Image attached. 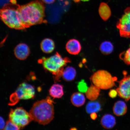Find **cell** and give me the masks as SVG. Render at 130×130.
<instances>
[{
  "instance_id": "obj_1",
  "label": "cell",
  "mask_w": 130,
  "mask_h": 130,
  "mask_svg": "<svg viewBox=\"0 0 130 130\" xmlns=\"http://www.w3.org/2000/svg\"><path fill=\"white\" fill-rule=\"evenodd\" d=\"M19 9L26 28L44 22L45 7L40 0L19 5Z\"/></svg>"
},
{
  "instance_id": "obj_2",
  "label": "cell",
  "mask_w": 130,
  "mask_h": 130,
  "mask_svg": "<svg viewBox=\"0 0 130 130\" xmlns=\"http://www.w3.org/2000/svg\"><path fill=\"white\" fill-rule=\"evenodd\" d=\"M29 113L32 120L41 124H47L54 118L53 101L49 97L34 104Z\"/></svg>"
},
{
  "instance_id": "obj_3",
  "label": "cell",
  "mask_w": 130,
  "mask_h": 130,
  "mask_svg": "<svg viewBox=\"0 0 130 130\" xmlns=\"http://www.w3.org/2000/svg\"><path fill=\"white\" fill-rule=\"evenodd\" d=\"M19 6L13 3L5 5L1 10V19L10 28L23 30L26 28L19 12Z\"/></svg>"
},
{
  "instance_id": "obj_4",
  "label": "cell",
  "mask_w": 130,
  "mask_h": 130,
  "mask_svg": "<svg viewBox=\"0 0 130 130\" xmlns=\"http://www.w3.org/2000/svg\"><path fill=\"white\" fill-rule=\"evenodd\" d=\"M70 62L69 58H63L58 53L49 57H43L39 60L45 70L55 75L56 81L59 80L65 66Z\"/></svg>"
},
{
  "instance_id": "obj_5",
  "label": "cell",
  "mask_w": 130,
  "mask_h": 130,
  "mask_svg": "<svg viewBox=\"0 0 130 130\" xmlns=\"http://www.w3.org/2000/svg\"><path fill=\"white\" fill-rule=\"evenodd\" d=\"M93 85L100 89L107 90L115 86L116 77H113L108 71L100 70L96 71L90 78Z\"/></svg>"
},
{
  "instance_id": "obj_6",
  "label": "cell",
  "mask_w": 130,
  "mask_h": 130,
  "mask_svg": "<svg viewBox=\"0 0 130 130\" xmlns=\"http://www.w3.org/2000/svg\"><path fill=\"white\" fill-rule=\"evenodd\" d=\"M35 94V87L25 82L19 85L15 92L10 98V105H14L20 100H28L34 98Z\"/></svg>"
},
{
  "instance_id": "obj_7",
  "label": "cell",
  "mask_w": 130,
  "mask_h": 130,
  "mask_svg": "<svg viewBox=\"0 0 130 130\" xmlns=\"http://www.w3.org/2000/svg\"><path fill=\"white\" fill-rule=\"evenodd\" d=\"M9 119L20 129L25 127L33 120L30 113L22 107L11 109L9 114Z\"/></svg>"
},
{
  "instance_id": "obj_8",
  "label": "cell",
  "mask_w": 130,
  "mask_h": 130,
  "mask_svg": "<svg viewBox=\"0 0 130 130\" xmlns=\"http://www.w3.org/2000/svg\"><path fill=\"white\" fill-rule=\"evenodd\" d=\"M116 26L121 37L130 38V7L125 10L124 14L119 20Z\"/></svg>"
},
{
  "instance_id": "obj_9",
  "label": "cell",
  "mask_w": 130,
  "mask_h": 130,
  "mask_svg": "<svg viewBox=\"0 0 130 130\" xmlns=\"http://www.w3.org/2000/svg\"><path fill=\"white\" fill-rule=\"evenodd\" d=\"M124 77L119 82V86L116 89L118 95L126 101L130 100V75L123 73Z\"/></svg>"
},
{
  "instance_id": "obj_10",
  "label": "cell",
  "mask_w": 130,
  "mask_h": 130,
  "mask_svg": "<svg viewBox=\"0 0 130 130\" xmlns=\"http://www.w3.org/2000/svg\"><path fill=\"white\" fill-rule=\"evenodd\" d=\"M30 50L28 46L25 44H19L15 47L14 54L16 57L20 60L26 58L30 54Z\"/></svg>"
},
{
  "instance_id": "obj_11",
  "label": "cell",
  "mask_w": 130,
  "mask_h": 130,
  "mask_svg": "<svg viewBox=\"0 0 130 130\" xmlns=\"http://www.w3.org/2000/svg\"><path fill=\"white\" fill-rule=\"evenodd\" d=\"M66 48L68 52L70 54L77 55L80 52L81 46L78 40L75 39H72L67 43Z\"/></svg>"
},
{
  "instance_id": "obj_12",
  "label": "cell",
  "mask_w": 130,
  "mask_h": 130,
  "mask_svg": "<svg viewBox=\"0 0 130 130\" xmlns=\"http://www.w3.org/2000/svg\"><path fill=\"white\" fill-rule=\"evenodd\" d=\"M100 123L102 127L105 129H109L114 127L116 125V120L113 115L106 114L102 117Z\"/></svg>"
},
{
  "instance_id": "obj_13",
  "label": "cell",
  "mask_w": 130,
  "mask_h": 130,
  "mask_svg": "<svg viewBox=\"0 0 130 130\" xmlns=\"http://www.w3.org/2000/svg\"><path fill=\"white\" fill-rule=\"evenodd\" d=\"M127 107L125 102L122 100H119L114 104L113 107V112L117 116L125 115L127 112Z\"/></svg>"
},
{
  "instance_id": "obj_14",
  "label": "cell",
  "mask_w": 130,
  "mask_h": 130,
  "mask_svg": "<svg viewBox=\"0 0 130 130\" xmlns=\"http://www.w3.org/2000/svg\"><path fill=\"white\" fill-rule=\"evenodd\" d=\"M49 93L54 99L61 98L64 95L63 86L58 84H53L49 90Z\"/></svg>"
},
{
  "instance_id": "obj_15",
  "label": "cell",
  "mask_w": 130,
  "mask_h": 130,
  "mask_svg": "<svg viewBox=\"0 0 130 130\" xmlns=\"http://www.w3.org/2000/svg\"><path fill=\"white\" fill-rule=\"evenodd\" d=\"M71 101L72 104L77 107L82 106L85 103V95L80 92H75L73 93L71 97Z\"/></svg>"
},
{
  "instance_id": "obj_16",
  "label": "cell",
  "mask_w": 130,
  "mask_h": 130,
  "mask_svg": "<svg viewBox=\"0 0 130 130\" xmlns=\"http://www.w3.org/2000/svg\"><path fill=\"white\" fill-rule=\"evenodd\" d=\"M100 89L92 84L85 92L86 97L92 101L96 100L100 95Z\"/></svg>"
},
{
  "instance_id": "obj_17",
  "label": "cell",
  "mask_w": 130,
  "mask_h": 130,
  "mask_svg": "<svg viewBox=\"0 0 130 130\" xmlns=\"http://www.w3.org/2000/svg\"><path fill=\"white\" fill-rule=\"evenodd\" d=\"M99 12L100 17L105 21L108 20L111 15V11L109 6L104 3H102L100 5Z\"/></svg>"
},
{
  "instance_id": "obj_18",
  "label": "cell",
  "mask_w": 130,
  "mask_h": 130,
  "mask_svg": "<svg viewBox=\"0 0 130 130\" xmlns=\"http://www.w3.org/2000/svg\"><path fill=\"white\" fill-rule=\"evenodd\" d=\"M76 74L77 72L74 68L68 66L64 69L62 76L64 80L70 82L75 78Z\"/></svg>"
},
{
  "instance_id": "obj_19",
  "label": "cell",
  "mask_w": 130,
  "mask_h": 130,
  "mask_svg": "<svg viewBox=\"0 0 130 130\" xmlns=\"http://www.w3.org/2000/svg\"><path fill=\"white\" fill-rule=\"evenodd\" d=\"M41 48L43 52L50 53L54 50L55 45L53 41L49 38L45 39L41 43Z\"/></svg>"
},
{
  "instance_id": "obj_20",
  "label": "cell",
  "mask_w": 130,
  "mask_h": 130,
  "mask_svg": "<svg viewBox=\"0 0 130 130\" xmlns=\"http://www.w3.org/2000/svg\"><path fill=\"white\" fill-rule=\"evenodd\" d=\"M101 105L98 101H92L87 103L86 107V111L88 114L97 113L101 110Z\"/></svg>"
},
{
  "instance_id": "obj_21",
  "label": "cell",
  "mask_w": 130,
  "mask_h": 130,
  "mask_svg": "<svg viewBox=\"0 0 130 130\" xmlns=\"http://www.w3.org/2000/svg\"><path fill=\"white\" fill-rule=\"evenodd\" d=\"M114 47L112 44L109 41H104L101 44L100 50L103 54L108 55L112 52Z\"/></svg>"
},
{
  "instance_id": "obj_22",
  "label": "cell",
  "mask_w": 130,
  "mask_h": 130,
  "mask_svg": "<svg viewBox=\"0 0 130 130\" xmlns=\"http://www.w3.org/2000/svg\"><path fill=\"white\" fill-rule=\"evenodd\" d=\"M120 58L125 64L130 65V45L127 50L120 54Z\"/></svg>"
},
{
  "instance_id": "obj_23",
  "label": "cell",
  "mask_w": 130,
  "mask_h": 130,
  "mask_svg": "<svg viewBox=\"0 0 130 130\" xmlns=\"http://www.w3.org/2000/svg\"><path fill=\"white\" fill-rule=\"evenodd\" d=\"M77 87L78 90L81 93H85L89 88L87 84L84 80H82L79 82Z\"/></svg>"
},
{
  "instance_id": "obj_24",
  "label": "cell",
  "mask_w": 130,
  "mask_h": 130,
  "mask_svg": "<svg viewBox=\"0 0 130 130\" xmlns=\"http://www.w3.org/2000/svg\"><path fill=\"white\" fill-rule=\"evenodd\" d=\"M3 130H20V129L10 120L6 122V124Z\"/></svg>"
},
{
  "instance_id": "obj_25",
  "label": "cell",
  "mask_w": 130,
  "mask_h": 130,
  "mask_svg": "<svg viewBox=\"0 0 130 130\" xmlns=\"http://www.w3.org/2000/svg\"><path fill=\"white\" fill-rule=\"evenodd\" d=\"M118 95V94L116 89H110L109 92L108 93L109 96L112 98H115V97L117 96Z\"/></svg>"
},
{
  "instance_id": "obj_26",
  "label": "cell",
  "mask_w": 130,
  "mask_h": 130,
  "mask_svg": "<svg viewBox=\"0 0 130 130\" xmlns=\"http://www.w3.org/2000/svg\"><path fill=\"white\" fill-rule=\"evenodd\" d=\"M0 119H1V120H0V122H1V127H0V128H1V130H3L6 126V123L5 122L4 118H2V117H1Z\"/></svg>"
},
{
  "instance_id": "obj_27",
  "label": "cell",
  "mask_w": 130,
  "mask_h": 130,
  "mask_svg": "<svg viewBox=\"0 0 130 130\" xmlns=\"http://www.w3.org/2000/svg\"><path fill=\"white\" fill-rule=\"evenodd\" d=\"M42 1L45 4H51L54 2L55 0H42Z\"/></svg>"
},
{
  "instance_id": "obj_28",
  "label": "cell",
  "mask_w": 130,
  "mask_h": 130,
  "mask_svg": "<svg viewBox=\"0 0 130 130\" xmlns=\"http://www.w3.org/2000/svg\"><path fill=\"white\" fill-rule=\"evenodd\" d=\"M90 117L92 120H95L97 118V115L96 113H93L90 114Z\"/></svg>"
},
{
  "instance_id": "obj_29",
  "label": "cell",
  "mask_w": 130,
  "mask_h": 130,
  "mask_svg": "<svg viewBox=\"0 0 130 130\" xmlns=\"http://www.w3.org/2000/svg\"><path fill=\"white\" fill-rule=\"evenodd\" d=\"M90 1V0H79V1L83 2H87Z\"/></svg>"
},
{
  "instance_id": "obj_30",
  "label": "cell",
  "mask_w": 130,
  "mask_h": 130,
  "mask_svg": "<svg viewBox=\"0 0 130 130\" xmlns=\"http://www.w3.org/2000/svg\"><path fill=\"white\" fill-rule=\"evenodd\" d=\"M70 130H77V129L75 128H71Z\"/></svg>"
},
{
  "instance_id": "obj_31",
  "label": "cell",
  "mask_w": 130,
  "mask_h": 130,
  "mask_svg": "<svg viewBox=\"0 0 130 130\" xmlns=\"http://www.w3.org/2000/svg\"><path fill=\"white\" fill-rule=\"evenodd\" d=\"M61 1H62V0H61ZM72 1L75 2H79V0H72Z\"/></svg>"
}]
</instances>
